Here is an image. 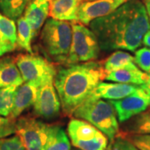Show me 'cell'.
Segmentation results:
<instances>
[{"instance_id":"cell-1","label":"cell","mask_w":150,"mask_h":150,"mask_svg":"<svg viewBox=\"0 0 150 150\" xmlns=\"http://www.w3.org/2000/svg\"><path fill=\"white\" fill-rule=\"evenodd\" d=\"M89 27L100 49L134 52L150 30V21L142 1L129 0L112 13L92 21Z\"/></svg>"},{"instance_id":"cell-2","label":"cell","mask_w":150,"mask_h":150,"mask_svg":"<svg viewBox=\"0 0 150 150\" xmlns=\"http://www.w3.org/2000/svg\"><path fill=\"white\" fill-rule=\"evenodd\" d=\"M103 66L96 62L70 64L57 71L54 84L59 94L61 107L67 115H73L93 91L97 85L105 79Z\"/></svg>"},{"instance_id":"cell-3","label":"cell","mask_w":150,"mask_h":150,"mask_svg":"<svg viewBox=\"0 0 150 150\" xmlns=\"http://www.w3.org/2000/svg\"><path fill=\"white\" fill-rule=\"evenodd\" d=\"M73 116L93 124L112 142L119 134L117 113L110 101L87 98L76 108Z\"/></svg>"},{"instance_id":"cell-4","label":"cell","mask_w":150,"mask_h":150,"mask_svg":"<svg viewBox=\"0 0 150 150\" xmlns=\"http://www.w3.org/2000/svg\"><path fill=\"white\" fill-rule=\"evenodd\" d=\"M72 24L67 21L49 18L44 23L41 43L48 56L58 62H65L72 43Z\"/></svg>"},{"instance_id":"cell-5","label":"cell","mask_w":150,"mask_h":150,"mask_svg":"<svg viewBox=\"0 0 150 150\" xmlns=\"http://www.w3.org/2000/svg\"><path fill=\"white\" fill-rule=\"evenodd\" d=\"M72 43L65 63L69 65L75 64L98 59L100 48L93 32L76 22L72 23Z\"/></svg>"},{"instance_id":"cell-6","label":"cell","mask_w":150,"mask_h":150,"mask_svg":"<svg viewBox=\"0 0 150 150\" xmlns=\"http://www.w3.org/2000/svg\"><path fill=\"white\" fill-rule=\"evenodd\" d=\"M71 143L80 150H105L108 139L105 134L85 120L74 118L68 125Z\"/></svg>"},{"instance_id":"cell-7","label":"cell","mask_w":150,"mask_h":150,"mask_svg":"<svg viewBox=\"0 0 150 150\" xmlns=\"http://www.w3.org/2000/svg\"><path fill=\"white\" fill-rule=\"evenodd\" d=\"M16 64L24 83L36 87L54 81L57 70L48 60L32 54H19L16 58Z\"/></svg>"},{"instance_id":"cell-8","label":"cell","mask_w":150,"mask_h":150,"mask_svg":"<svg viewBox=\"0 0 150 150\" xmlns=\"http://www.w3.org/2000/svg\"><path fill=\"white\" fill-rule=\"evenodd\" d=\"M48 124L30 117L16 120L15 133L26 150H43L47 138Z\"/></svg>"},{"instance_id":"cell-9","label":"cell","mask_w":150,"mask_h":150,"mask_svg":"<svg viewBox=\"0 0 150 150\" xmlns=\"http://www.w3.org/2000/svg\"><path fill=\"white\" fill-rule=\"evenodd\" d=\"M108 101L112 104L118 121L121 123L129 121L150 107V96L141 86H139L133 93L123 98Z\"/></svg>"},{"instance_id":"cell-10","label":"cell","mask_w":150,"mask_h":150,"mask_svg":"<svg viewBox=\"0 0 150 150\" xmlns=\"http://www.w3.org/2000/svg\"><path fill=\"white\" fill-rule=\"evenodd\" d=\"M33 112L42 118H55L60 112L61 103L54 81H49L38 88L37 96L33 103Z\"/></svg>"},{"instance_id":"cell-11","label":"cell","mask_w":150,"mask_h":150,"mask_svg":"<svg viewBox=\"0 0 150 150\" xmlns=\"http://www.w3.org/2000/svg\"><path fill=\"white\" fill-rule=\"evenodd\" d=\"M129 0H92L83 2L78 11L77 22L85 25L112 13Z\"/></svg>"},{"instance_id":"cell-12","label":"cell","mask_w":150,"mask_h":150,"mask_svg":"<svg viewBox=\"0 0 150 150\" xmlns=\"http://www.w3.org/2000/svg\"><path fill=\"white\" fill-rule=\"evenodd\" d=\"M139 86L126 83H111L100 82L92 92L88 98L104 99V100H118L133 93Z\"/></svg>"},{"instance_id":"cell-13","label":"cell","mask_w":150,"mask_h":150,"mask_svg":"<svg viewBox=\"0 0 150 150\" xmlns=\"http://www.w3.org/2000/svg\"><path fill=\"white\" fill-rule=\"evenodd\" d=\"M49 15V0H31L24 10V18L35 36Z\"/></svg>"},{"instance_id":"cell-14","label":"cell","mask_w":150,"mask_h":150,"mask_svg":"<svg viewBox=\"0 0 150 150\" xmlns=\"http://www.w3.org/2000/svg\"><path fill=\"white\" fill-rule=\"evenodd\" d=\"M83 0H50L49 15L60 21L77 22L78 11Z\"/></svg>"},{"instance_id":"cell-15","label":"cell","mask_w":150,"mask_h":150,"mask_svg":"<svg viewBox=\"0 0 150 150\" xmlns=\"http://www.w3.org/2000/svg\"><path fill=\"white\" fill-rule=\"evenodd\" d=\"M38 87L28 83H24L18 87L13 100V107L9 118H18L23 111L33 105L37 96Z\"/></svg>"},{"instance_id":"cell-16","label":"cell","mask_w":150,"mask_h":150,"mask_svg":"<svg viewBox=\"0 0 150 150\" xmlns=\"http://www.w3.org/2000/svg\"><path fill=\"white\" fill-rule=\"evenodd\" d=\"M24 82L16 64V59L7 56L0 59V88L20 86Z\"/></svg>"},{"instance_id":"cell-17","label":"cell","mask_w":150,"mask_h":150,"mask_svg":"<svg viewBox=\"0 0 150 150\" xmlns=\"http://www.w3.org/2000/svg\"><path fill=\"white\" fill-rule=\"evenodd\" d=\"M149 74L141 71L139 69H118L112 72L106 73L105 79L106 80L112 81L115 83L133 84V85L140 86L144 84L148 80Z\"/></svg>"},{"instance_id":"cell-18","label":"cell","mask_w":150,"mask_h":150,"mask_svg":"<svg viewBox=\"0 0 150 150\" xmlns=\"http://www.w3.org/2000/svg\"><path fill=\"white\" fill-rule=\"evenodd\" d=\"M69 137L61 126L49 125L47 127V138L43 150H69Z\"/></svg>"},{"instance_id":"cell-19","label":"cell","mask_w":150,"mask_h":150,"mask_svg":"<svg viewBox=\"0 0 150 150\" xmlns=\"http://www.w3.org/2000/svg\"><path fill=\"white\" fill-rule=\"evenodd\" d=\"M103 69L106 73H108L124 69H139V67L135 64L134 56L127 52L118 50L111 54L105 60L103 64Z\"/></svg>"},{"instance_id":"cell-20","label":"cell","mask_w":150,"mask_h":150,"mask_svg":"<svg viewBox=\"0 0 150 150\" xmlns=\"http://www.w3.org/2000/svg\"><path fill=\"white\" fill-rule=\"evenodd\" d=\"M34 38L30 25L24 17L17 19V42L16 45L22 49L32 54V39Z\"/></svg>"},{"instance_id":"cell-21","label":"cell","mask_w":150,"mask_h":150,"mask_svg":"<svg viewBox=\"0 0 150 150\" xmlns=\"http://www.w3.org/2000/svg\"><path fill=\"white\" fill-rule=\"evenodd\" d=\"M123 134H150V109L132 118L126 124Z\"/></svg>"},{"instance_id":"cell-22","label":"cell","mask_w":150,"mask_h":150,"mask_svg":"<svg viewBox=\"0 0 150 150\" xmlns=\"http://www.w3.org/2000/svg\"><path fill=\"white\" fill-rule=\"evenodd\" d=\"M31 0H0V11L11 19H18Z\"/></svg>"},{"instance_id":"cell-23","label":"cell","mask_w":150,"mask_h":150,"mask_svg":"<svg viewBox=\"0 0 150 150\" xmlns=\"http://www.w3.org/2000/svg\"><path fill=\"white\" fill-rule=\"evenodd\" d=\"M17 88V86L0 88V116L5 118L10 117Z\"/></svg>"},{"instance_id":"cell-24","label":"cell","mask_w":150,"mask_h":150,"mask_svg":"<svg viewBox=\"0 0 150 150\" xmlns=\"http://www.w3.org/2000/svg\"><path fill=\"white\" fill-rule=\"evenodd\" d=\"M0 32L6 39L16 47L17 28L13 19L5 16L0 12Z\"/></svg>"},{"instance_id":"cell-25","label":"cell","mask_w":150,"mask_h":150,"mask_svg":"<svg viewBox=\"0 0 150 150\" xmlns=\"http://www.w3.org/2000/svg\"><path fill=\"white\" fill-rule=\"evenodd\" d=\"M139 150H150V134H122L118 135Z\"/></svg>"},{"instance_id":"cell-26","label":"cell","mask_w":150,"mask_h":150,"mask_svg":"<svg viewBox=\"0 0 150 150\" xmlns=\"http://www.w3.org/2000/svg\"><path fill=\"white\" fill-rule=\"evenodd\" d=\"M136 65L144 73L150 74V48L144 47L137 50L134 54Z\"/></svg>"},{"instance_id":"cell-27","label":"cell","mask_w":150,"mask_h":150,"mask_svg":"<svg viewBox=\"0 0 150 150\" xmlns=\"http://www.w3.org/2000/svg\"><path fill=\"white\" fill-rule=\"evenodd\" d=\"M0 150H26L18 135L0 138Z\"/></svg>"},{"instance_id":"cell-28","label":"cell","mask_w":150,"mask_h":150,"mask_svg":"<svg viewBox=\"0 0 150 150\" xmlns=\"http://www.w3.org/2000/svg\"><path fill=\"white\" fill-rule=\"evenodd\" d=\"M15 119L0 116V138L15 134Z\"/></svg>"},{"instance_id":"cell-29","label":"cell","mask_w":150,"mask_h":150,"mask_svg":"<svg viewBox=\"0 0 150 150\" xmlns=\"http://www.w3.org/2000/svg\"><path fill=\"white\" fill-rule=\"evenodd\" d=\"M15 46L11 44L0 32V57L15 49Z\"/></svg>"},{"instance_id":"cell-30","label":"cell","mask_w":150,"mask_h":150,"mask_svg":"<svg viewBox=\"0 0 150 150\" xmlns=\"http://www.w3.org/2000/svg\"><path fill=\"white\" fill-rule=\"evenodd\" d=\"M114 143L118 148V149L120 150H139L132 144L130 142H129L128 140H126L120 136L117 137V140Z\"/></svg>"},{"instance_id":"cell-31","label":"cell","mask_w":150,"mask_h":150,"mask_svg":"<svg viewBox=\"0 0 150 150\" xmlns=\"http://www.w3.org/2000/svg\"><path fill=\"white\" fill-rule=\"evenodd\" d=\"M142 42H143V43L144 44L145 46L150 48V30L145 33V35L144 36V38H143V41Z\"/></svg>"},{"instance_id":"cell-32","label":"cell","mask_w":150,"mask_h":150,"mask_svg":"<svg viewBox=\"0 0 150 150\" xmlns=\"http://www.w3.org/2000/svg\"><path fill=\"white\" fill-rule=\"evenodd\" d=\"M140 86L144 89L145 91H146V93L150 96V74L149 77V79H148V80L146 81L144 84H142V85Z\"/></svg>"},{"instance_id":"cell-33","label":"cell","mask_w":150,"mask_h":150,"mask_svg":"<svg viewBox=\"0 0 150 150\" xmlns=\"http://www.w3.org/2000/svg\"><path fill=\"white\" fill-rule=\"evenodd\" d=\"M144 4L145 6V8H146V11H147V13H148V16H149L150 21V0H144Z\"/></svg>"},{"instance_id":"cell-34","label":"cell","mask_w":150,"mask_h":150,"mask_svg":"<svg viewBox=\"0 0 150 150\" xmlns=\"http://www.w3.org/2000/svg\"><path fill=\"white\" fill-rule=\"evenodd\" d=\"M105 150H119V149H118V148L116 146V144H115L114 141H112L111 144L108 145L107 149H106Z\"/></svg>"},{"instance_id":"cell-35","label":"cell","mask_w":150,"mask_h":150,"mask_svg":"<svg viewBox=\"0 0 150 150\" xmlns=\"http://www.w3.org/2000/svg\"><path fill=\"white\" fill-rule=\"evenodd\" d=\"M83 1H92V0H83Z\"/></svg>"},{"instance_id":"cell-36","label":"cell","mask_w":150,"mask_h":150,"mask_svg":"<svg viewBox=\"0 0 150 150\" xmlns=\"http://www.w3.org/2000/svg\"><path fill=\"white\" fill-rule=\"evenodd\" d=\"M49 1H50V0H49Z\"/></svg>"},{"instance_id":"cell-37","label":"cell","mask_w":150,"mask_h":150,"mask_svg":"<svg viewBox=\"0 0 150 150\" xmlns=\"http://www.w3.org/2000/svg\"><path fill=\"white\" fill-rule=\"evenodd\" d=\"M119 150H120V149H119Z\"/></svg>"}]
</instances>
